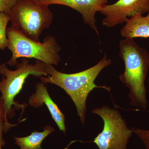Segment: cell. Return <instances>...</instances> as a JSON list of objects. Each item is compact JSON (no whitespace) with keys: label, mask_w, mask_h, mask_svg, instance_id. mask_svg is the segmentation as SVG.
<instances>
[{"label":"cell","mask_w":149,"mask_h":149,"mask_svg":"<svg viewBox=\"0 0 149 149\" xmlns=\"http://www.w3.org/2000/svg\"><path fill=\"white\" fill-rule=\"evenodd\" d=\"M92 113L104 122L102 130L93 141L99 149H127L133 130L128 127L120 111L105 106L94 109Z\"/></svg>","instance_id":"8992f818"},{"label":"cell","mask_w":149,"mask_h":149,"mask_svg":"<svg viewBox=\"0 0 149 149\" xmlns=\"http://www.w3.org/2000/svg\"><path fill=\"white\" fill-rule=\"evenodd\" d=\"M17 0H0V13H4L9 14L14 6Z\"/></svg>","instance_id":"5bb4252c"},{"label":"cell","mask_w":149,"mask_h":149,"mask_svg":"<svg viewBox=\"0 0 149 149\" xmlns=\"http://www.w3.org/2000/svg\"><path fill=\"white\" fill-rule=\"evenodd\" d=\"M38 3L49 6L61 5L71 8L81 15L83 21L99 35L100 32L96 24L95 15L108 0H35Z\"/></svg>","instance_id":"ba28073f"},{"label":"cell","mask_w":149,"mask_h":149,"mask_svg":"<svg viewBox=\"0 0 149 149\" xmlns=\"http://www.w3.org/2000/svg\"><path fill=\"white\" fill-rule=\"evenodd\" d=\"M7 132L5 122L3 120H0V149H2V147L6 144V141L3 137V134Z\"/></svg>","instance_id":"2e32d148"},{"label":"cell","mask_w":149,"mask_h":149,"mask_svg":"<svg viewBox=\"0 0 149 149\" xmlns=\"http://www.w3.org/2000/svg\"><path fill=\"white\" fill-rule=\"evenodd\" d=\"M111 64L107 54L95 65L83 71L76 73H65L55 69L54 65L46 64L48 75L40 77L41 82L51 83L60 87L65 91L73 102L82 125L85 123L87 111L86 102L89 94L95 88H103L111 92L110 87L98 86L95 81L105 68Z\"/></svg>","instance_id":"6da1fadb"},{"label":"cell","mask_w":149,"mask_h":149,"mask_svg":"<svg viewBox=\"0 0 149 149\" xmlns=\"http://www.w3.org/2000/svg\"><path fill=\"white\" fill-rule=\"evenodd\" d=\"M0 120H3L5 122L7 132L10 128L17 125V124H12L8 122V117L5 113L3 100L1 95L0 96Z\"/></svg>","instance_id":"9a60e30c"},{"label":"cell","mask_w":149,"mask_h":149,"mask_svg":"<svg viewBox=\"0 0 149 149\" xmlns=\"http://www.w3.org/2000/svg\"><path fill=\"white\" fill-rule=\"evenodd\" d=\"M7 35L8 40L7 48L12 56L6 64L14 66L17 64V59L21 58H35L53 65L59 63L61 47L54 36L48 35L41 42L30 39L12 25L7 29Z\"/></svg>","instance_id":"3957f363"},{"label":"cell","mask_w":149,"mask_h":149,"mask_svg":"<svg viewBox=\"0 0 149 149\" xmlns=\"http://www.w3.org/2000/svg\"><path fill=\"white\" fill-rule=\"evenodd\" d=\"M125 23L120 30L123 38H149V12L146 16L137 15L128 18Z\"/></svg>","instance_id":"30bf717a"},{"label":"cell","mask_w":149,"mask_h":149,"mask_svg":"<svg viewBox=\"0 0 149 149\" xmlns=\"http://www.w3.org/2000/svg\"><path fill=\"white\" fill-rule=\"evenodd\" d=\"M10 18L8 14L0 13V49L4 50L8 47V40L7 35V27Z\"/></svg>","instance_id":"7c38bea8"},{"label":"cell","mask_w":149,"mask_h":149,"mask_svg":"<svg viewBox=\"0 0 149 149\" xmlns=\"http://www.w3.org/2000/svg\"><path fill=\"white\" fill-rule=\"evenodd\" d=\"M49 6L35 0H17L8 14L12 26L30 39L40 41L44 29L49 28L53 20Z\"/></svg>","instance_id":"5b68a950"},{"label":"cell","mask_w":149,"mask_h":149,"mask_svg":"<svg viewBox=\"0 0 149 149\" xmlns=\"http://www.w3.org/2000/svg\"><path fill=\"white\" fill-rule=\"evenodd\" d=\"M51 125H47L42 132L35 131L29 136L23 137L13 136L15 144L19 147V149H44L41 145L46 137L54 131Z\"/></svg>","instance_id":"8fae6325"},{"label":"cell","mask_w":149,"mask_h":149,"mask_svg":"<svg viewBox=\"0 0 149 149\" xmlns=\"http://www.w3.org/2000/svg\"><path fill=\"white\" fill-rule=\"evenodd\" d=\"M99 12L104 15L102 24L111 28L125 22L132 17L149 12V0H118L103 6Z\"/></svg>","instance_id":"52a82bcc"},{"label":"cell","mask_w":149,"mask_h":149,"mask_svg":"<svg viewBox=\"0 0 149 149\" xmlns=\"http://www.w3.org/2000/svg\"><path fill=\"white\" fill-rule=\"evenodd\" d=\"M119 56L125 64L119 79L129 90L128 97L133 106L146 109L148 101L145 81L149 68V53L133 39L120 41Z\"/></svg>","instance_id":"7a4b0ae2"},{"label":"cell","mask_w":149,"mask_h":149,"mask_svg":"<svg viewBox=\"0 0 149 149\" xmlns=\"http://www.w3.org/2000/svg\"><path fill=\"white\" fill-rule=\"evenodd\" d=\"M28 103L31 107L36 108L45 104L59 130L65 134L66 128L64 114L51 98L45 83L42 82L37 83L36 91L29 97Z\"/></svg>","instance_id":"9c48e42d"},{"label":"cell","mask_w":149,"mask_h":149,"mask_svg":"<svg viewBox=\"0 0 149 149\" xmlns=\"http://www.w3.org/2000/svg\"><path fill=\"white\" fill-rule=\"evenodd\" d=\"M133 133L142 141L146 149H149V130L138 128H133Z\"/></svg>","instance_id":"4fadbf2b"},{"label":"cell","mask_w":149,"mask_h":149,"mask_svg":"<svg viewBox=\"0 0 149 149\" xmlns=\"http://www.w3.org/2000/svg\"><path fill=\"white\" fill-rule=\"evenodd\" d=\"M46 66V63L40 61L36 60L34 64H31L27 58H24L17 65L15 70L8 69L6 63L0 65V74L3 77L0 81V93L7 117H14L15 109H21L23 113L28 104H19L15 101V98L21 92L29 75L38 77L47 76Z\"/></svg>","instance_id":"277c9868"}]
</instances>
